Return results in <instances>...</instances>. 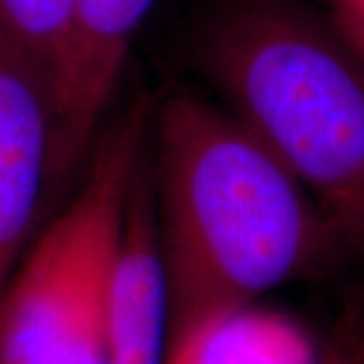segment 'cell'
<instances>
[{
  "mask_svg": "<svg viewBox=\"0 0 364 364\" xmlns=\"http://www.w3.org/2000/svg\"><path fill=\"white\" fill-rule=\"evenodd\" d=\"M150 162L168 342L316 273L342 249L301 182L229 109L196 93L154 105Z\"/></svg>",
  "mask_w": 364,
  "mask_h": 364,
  "instance_id": "obj_1",
  "label": "cell"
},
{
  "mask_svg": "<svg viewBox=\"0 0 364 364\" xmlns=\"http://www.w3.org/2000/svg\"><path fill=\"white\" fill-rule=\"evenodd\" d=\"M196 61L364 259V57L299 0H217Z\"/></svg>",
  "mask_w": 364,
  "mask_h": 364,
  "instance_id": "obj_2",
  "label": "cell"
},
{
  "mask_svg": "<svg viewBox=\"0 0 364 364\" xmlns=\"http://www.w3.org/2000/svg\"><path fill=\"white\" fill-rule=\"evenodd\" d=\"M154 104L105 122L77 191L41 229L0 296V364H107V301Z\"/></svg>",
  "mask_w": 364,
  "mask_h": 364,
  "instance_id": "obj_3",
  "label": "cell"
},
{
  "mask_svg": "<svg viewBox=\"0 0 364 364\" xmlns=\"http://www.w3.org/2000/svg\"><path fill=\"white\" fill-rule=\"evenodd\" d=\"M55 93L0 28V296L53 200Z\"/></svg>",
  "mask_w": 364,
  "mask_h": 364,
  "instance_id": "obj_4",
  "label": "cell"
},
{
  "mask_svg": "<svg viewBox=\"0 0 364 364\" xmlns=\"http://www.w3.org/2000/svg\"><path fill=\"white\" fill-rule=\"evenodd\" d=\"M158 0H73L71 35L55 79L53 193L75 176L104 130L132 45Z\"/></svg>",
  "mask_w": 364,
  "mask_h": 364,
  "instance_id": "obj_5",
  "label": "cell"
},
{
  "mask_svg": "<svg viewBox=\"0 0 364 364\" xmlns=\"http://www.w3.org/2000/svg\"><path fill=\"white\" fill-rule=\"evenodd\" d=\"M168 334V291L148 142L132 184L109 284L107 364H164Z\"/></svg>",
  "mask_w": 364,
  "mask_h": 364,
  "instance_id": "obj_6",
  "label": "cell"
},
{
  "mask_svg": "<svg viewBox=\"0 0 364 364\" xmlns=\"http://www.w3.org/2000/svg\"><path fill=\"white\" fill-rule=\"evenodd\" d=\"M324 348L296 318L257 304L221 310L168 342L164 364H322Z\"/></svg>",
  "mask_w": 364,
  "mask_h": 364,
  "instance_id": "obj_7",
  "label": "cell"
},
{
  "mask_svg": "<svg viewBox=\"0 0 364 364\" xmlns=\"http://www.w3.org/2000/svg\"><path fill=\"white\" fill-rule=\"evenodd\" d=\"M73 0H0V28L49 77L55 79L65 55Z\"/></svg>",
  "mask_w": 364,
  "mask_h": 364,
  "instance_id": "obj_8",
  "label": "cell"
},
{
  "mask_svg": "<svg viewBox=\"0 0 364 364\" xmlns=\"http://www.w3.org/2000/svg\"><path fill=\"white\" fill-rule=\"evenodd\" d=\"M322 364H364V324L346 326L324 348Z\"/></svg>",
  "mask_w": 364,
  "mask_h": 364,
  "instance_id": "obj_9",
  "label": "cell"
},
{
  "mask_svg": "<svg viewBox=\"0 0 364 364\" xmlns=\"http://www.w3.org/2000/svg\"><path fill=\"white\" fill-rule=\"evenodd\" d=\"M334 6V25L364 57V0H330Z\"/></svg>",
  "mask_w": 364,
  "mask_h": 364,
  "instance_id": "obj_10",
  "label": "cell"
}]
</instances>
